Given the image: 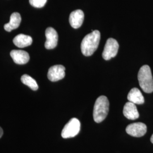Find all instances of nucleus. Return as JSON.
<instances>
[{
  "instance_id": "obj_4",
  "label": "nucleus",
  "mask_w": 153,
  "mask_h": 153,
  "mask_svg": "<svg viewBox=\"0 0 153 153\" xmlns=\"http://www.w3.org/2000/svg\"><path fill=\"white\" fill-rule=\"evenodd\" d=\"M80 129V121L76 118H72L63 128L61 132V136L64 138L75 137L79 133Z\"/></svg>"
},
{
  "instance_id": "obj_9",
  "label": "nucleus",
  "mask_w": 153,
  "mask_h": 153,
  "mask_svg": "<svg viewBox=\"0 0 153 153\" xmlns=\"http://www.w3.org/2000/svg\"><path fill=\"white\" fill-rule=\"evenodd\" d=\"M10 56L14 62L19 65L27 64L30 60V56L27 52L22 50H13Z\"/></svg>"
},
{
  "instance_id": "obj_14",
  "label": "nucleus",
  "mask_w": 153,
  "mask_h": 153,
  "mask_svg": "<svg viewBox=\"0 0 153 153\" xmlns=\"http://www.w3.org/2000/svg\"><path fill=\"white\" fill-rule=\"evenodd\" d=\"M33 43V39L28 35L19 34L13 39V43L19 48H25L31 45Z\"/></svg>"
},
{
  "instance_id": "obj_12",
  "label": "nucleus",
  "mask_w": 153,
  "mask_h": 153,
  "mask_svg": "<svg viewBox=\"0 0 153 153\" xmlns=\"http://www.w3.org/2000/svg\"><path fill=\"white\" fill-rule=\"evenodd\" d=\"M21 21L22 18L20 14L17 12L13 13L10 16L9 22L4 25V29L7 32H10L19 26Z\"/></svg>"
},
{
  "instance_id": "obj_3",
  "label": "nucleus",
  "mask_w": 153,
  "mask_h": 153,
  "mask_svg": "<svg viewBox=\"0 0 153 153\" xmlns=\"http://www.w3.org/2000/svg\"><path fill=\"white\" fill-rule=\"evenodd\" d=\"M139 84L142 90L146 93L153 91V78L149 66L145 65L140 68L138 74Z\"/></svg>"
},
{
  "instance_id": "obj_1",
  "label": "nucleus",
  "mask_w": 153,
  "mask_h": 153,
  "mask_svg": "<svg viewBox=\"0 0 153 153\" xmlns=\"http://www.w3.org/2000/svg\"><path fill=\"white\" fill-rule=\"evenodd\" d=\"M100 40V33L98 30L93 31L83 39L81 48L83 55L90 56L93 55L98 47Z\"/></svg>"
},
{
  "instance_id": "obj_18",
  "label": "nucleus",
  "mask_w": 153,
  "mask_h": 153,
  "mask_svg": "<svg viewBox=\"0 0 153 153\" xmlns=\"http://www.w3.org/2000/svg\"><path fill=\"white\" fill-rule=\"evenodd\" d=\"M150 141H151L152 143H153V134L152 135V136L151 137V138H150Z\"/></svg>"
},
{
  "instance_id": "obj_2",
  "label": "nucleus",
  "mask_w": 153,
  "mask_h": 153,
  "mask_svg": "<svg viewBox=\"0 0 153 153\" xmlns=\"http://www.w3.org/2000/svg\"><path fill=\"white\" fill-rule=\"evenodd\" d=\"M109 101L106 97L102 95L97 99L93 111V118L96 123H101L106 118L109 112Z\"/></svg>"
},
{
  "instance_id": "obj_6",
  "label": "nucleus",
  "mask_w": 153,
  "mask_h": 153,
  "mask_svg": "<svg viewBox=\"0 0 153 153\" xmlns=\"http://www.w3.org/2000/svg\"><path fill=\"white\" fill-rule=\"evenodd\" d=\"M126 131L133 137H142L147 131V126L142 123H134L127 126Z\"/></svg>"
},
{
  "instance_id": "obj_11",
  "label": "nucleus",
  "mask_w": 153,
  "mask_h": 153,
  "mask_svg": "<svg viewBox=\"0 0 153 153\" xmlns=\"http://www.w3.org/2000/svg\"><path fill=\"white\" fill-rule=\"evenodd\" d=\"M84 20V13L81 10L72 11L69 16V23L71 27L75 29L82 26Z\"/></svg>"
},
{
  "instance_id": "obj_8",
  "label": "nucleus",
  "mask_w": 153,
  "mask_h": 153,
  "mask_svg": "<svg viewBox=\"0 0 153 153\" xmlns=\"http://www.w3.org/2000/svg\"><path fill=\"white\" fill-rule=\"evenodd\" d=\"M46 42L45 43V47L47 49L55 48L58 43V34L53 28H47L45 30Z\"/></svg>"
},
{
  "instance_id": "obj_5",
  "label": "nucleus",
  "mask_w": 153,
  "mask_h": 153,
  "mask_svg": "<svg viewBox=\"0 0 153 153\" xmlns=\"http://www.w3.org/2000/svg\"><path fill=\"white\" fill-rule=\"evenodd\" d=\"M119 45L117 40L113 38L108 39L104 46L102 57L105 60H109L117 54Z\"/></svg>"
},
{
  "instance_id": "obj_15",
  "label": "nucleus",
  "mask_w": 153,
  "mask_h": 153,
  "mask_svg": "<svg viewBox=\"0 0 153 153\" xmlns=\"http://www.w3.org/2000/svg\"><path fill=\"white\" fill-rule=\"evenodd\" d=\"M21 81L23 84L27 85L31 90L36 91L38 89V85L36 81L27 74H24L21 77Z\"/></svg>"
},
{
  "instance_id": "obj_16",
  "label": "nucleus",
  "mask_w": 153,
  "mask_h": 153,
  "mask_svg": "<svg viewBox=\"0 0 153 153\" xmlns=\"http://www.w3.org/2000/svg\"><path fill=\"white\" fill-rule=\"evenodd\" d=\"M47 1V0H29L30 5L36 8L43 7L45 5Z\"/></svg>"
},
{
  "instance_id": "obj_7",
  "label": "nucleus",
  "mask_w": 153,
  "mask_h": 153,
  "mask_svg": "<svg viewBox=\"0 0 153 153\" xmlns=\"http://www.w3.org/2000/svg\"><path fill=\"white\" fill-rule=\"evenodd\" d=\"M65 68L61 65L51 66L48 71V78L52 82H56L63 79L65 76Z\"/></svg>"
},
{
  "instance_id": "obj_10",
  "label": "nucleus",
  "mask_w": 153,
  "mask_h": 153,
  "mask_svg": "<svg viewBox=\"0 0 153 153\" xmlns=\"http://www.w3.org/2000/svg\"><path fill=\"white\" fill-rule=\"evenodd\" d=\"M123 114L126 118L131 120H136L140 116L136 104L131 102H128L125 104L123 109Z\"/></svg>"
},
{
  "instance_id": "obj_13",
  "label": "nucleus",
  "mask_w": 153,
  "mask_h": 153,
  "mask_svg": "<svg viewBox=\"0 0 153 153\" xmlns=\"http://www.w3.org/2000/svg\"><path fill=\"white\" fill-rule=\"evenodd\" d=\"M129 102L135 104H142L145 102L144 97L140 90L137 88H133L127 97Z\"/></svg>"
},
{
  "instance_id": "obj_17",
  "label": "nucleus",
  "mask_w": 153,
  "mask_h": 153,
  "mask_svg": "<svg viewBox=\"0 0 153 153\" xmlns=\"http://www.w3.org/2000/svg\"><path fill=\"white\" fill-rule=\"evenodd\" d=\"M3 130H2V129L0 127V138H1V137L2 136V135H3Z\"/></svg>"
}]
</instances>
